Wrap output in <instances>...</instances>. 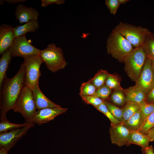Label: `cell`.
Wrapping results in <instances>:
<instances>
[{"mask_svg": "<svg viewBox=\"0 0 154 154\" xmlns=\"http://www.w3.org/2000/svg\"><path fill=\"white\" fill-rule=\"evenodd\" d=\"M25 67L24 62L13 77L4 79L0 89V119L6 118L7 113L12 110L25 84Z\"/></svg>", "mask_w": 154, "mask_h": 154, "instance_id": "6da1fadb", "label": "cell"}, {"mask_svg": "<svg viewBox=\"0 0 154 154\" xmlns=\"http://www.w3.org/2000/svg\"><path fill=\"white\" fill-rule=\"evenodd\" d=\"M107 54L120 62L134 48L132 45L114 28L112 29L106 41Z\"/></svg>", "mask_w": 154, "mask_h": 154, "instance_id": "7a4b0ae2", "label": "cell"}, {"mask_svg": "<svg viewBox=\"0 0 154 154\" xmlns=\"http://www.w3.org/2000/svg\"><path fill=\"white\" fill-rule=\"evenodd\" d=\"M37 109L32 90L25 85L12 110L22 115L25 123H33V118Z\"/></svg>", "mask_w": 154, "mask_h": 154, "instance_id": "3957f363", "label": "cell"}, {"mask_svg": "<svg viewBox=\"0 0 154 154\" xmlns=\"http://www.w3.org/2000/svg\"><path fill=\"white\" fill-rule=\"evenodd\" d=\"M40 55L47 68L52 72L64 68L67 65L62 49L54 43L41 50Z\"/></svg>", "mask_w": 154, "mask_h": 154, "instance_id": "277c9868", "label": "cell"}, {"mask_svg": "<svg viewBox=\"0 0 154 154\" xmlns=\"http://www.w3.org/2000/svg\"><path fill=\"white\" fill-rule=\"evenodd\" d=\"M146 57L141 46L134 48L125 59V70L133 81L136 82L139 78Z\"/></svg>", "mask_w": 154, "mask_h": 154, "instance_id": "5b68a950", "label": "cell"}, {"mask_svg": "<svg viewBox=\"0 0 154 154\" xmlns=\"http://www.w3.org/2000/svg\"><path fill=\"white\" fill-rule=\"evenodd\" d=\"M134 48L141 46L150 31L147 28L120 22L114 28Z\"/></svg>", "mask_w": 154, "mask_h": 154, "instance_id": "8992f818", "label": "cell"}, {"mask_svg": "<svg viewBox=\"0 0 154 154\" xmlns=\"http://www.w3.org/2000/svg\"><path fill=\"white\" fill-rule=\"evenodd\" d=\"M25 67V84L31 89L38 84L41 75L40 68L43 62L40 54H34L23 58Z\"/></svg>", "mask_w": 154, "mask_h": 154, "instance_id": "52a82bcc", "label": "cell"}, {"mask_svg": "<svg viewBox=\"0 0 154 154\" xmlns=\"http://www.w3.org/2000/svg\"><path fill=\"white\" fill-rule=\"evenodd\" d=\"M40 50L32 45L27 40L26 35L15 38L10 48L12 57H24L34 54H40Z\"/></svg>", "mask_w": 154, "mask_h": 154, "instance_id": "ba28073f", "label": "cell"}, {"mask_svg": "<svg viewBox=\"0 0 154 154\" xmlns=\"http://www.w3.org/2000/svg\"><path fill=\"white\" fill-rule=\"evenodd\" d=\"M135 82V86L147 94L154 87L152 60L147 57L140 75Z\"/></svg>", "mask_w": 154, "mask_h": 154, "instance_id": "9c48e42d", "label": "cell"}, {"mask_svg": "<svg viewBox=\"0 0 154 154\" xmlns=\"http://www.w3.org/2000/svg\"><path fill=\"white\" fill-rule=\"evenodd\" d=\"M34 125V123H29L22 128L0 133V148H4L8 151H9Z\"/></svg>", "mask_w": 154, "mask_h": 154, "instance_id": "30bf717a", "label": "cell"}, {"mask_svg": "<svg viewBox=\"0 0 154 154\" xmlns=\"http://www.w3.org/2000/svg\"><path fill=\"white\" fill-rule=\"evenodd\" d=\"M67 108H46L36 111L33 116L32 122L40 125L53 120L57 116L66 112Z\"/></svg>", "mask_w": 154, "mask_h": 154, "instance_id": "8fae6325", "label": "cell"}, {"mask_svg": "<svg viewBox=\"0 0 154 154\" xmlns=\"http://www.w3.org/2000/svg\"><path fill=\"white\" fill-rule=\"evenodd\" d=\"M112 143L121 147L128 145L127 138L130 132L122 123L116 125L111 124L109 130Z\"/></svg>", "mask_w": 154, "mask_h": 154, "instance_id": "7c38bea8", "label": "cell"}, {"mask_svg": "<svg viewBox=\"0 0 154 154\" xmlns=\"http://www.w3.org/2000/svg\"><path fill=\"white\" fill-rule=\"evenodd\" d=\"M13 27L6 24L0 26V54L3 53L12 46L15 39Z\"/></svg>", "mask_w": 154, "mask_h": 154, "instance_id": "4fadbf2b", "label": "cell"}, {"mask_svg": "<svg viewBox=\"0 0 154 154\" xmlns=\"http://www.w3.org/2000/svg\"><path fill=\"white\" fill-rule=\"evenodd\" d=\"M16 20L21 23H27L31 20H37L39 16L38 11L32 7H28L22 4L17 6L15 11Z\"/></svg>", "mask_w": 154, "mask_h": 154, "instance_id": "5bb4252c", "label": "cell"}, {"mask_svg": "<svg viewBox=\"0 0 154 154\" xmlns=\"http://www.w3.org/2000/svg\"><path fill=\"white\" fill-rule=\"evenodd\" d=\"M31 90L35 102L38 110L61 107L60 106L56 104L46 96L40 89L38 84L34 86Z\"/></svg>", "mask_w": 154, "mask_h": 154, "instance_id": "9a60e30c", "label": "cell"}, {"mask_svg": "<svg viewBox=\"0 0 154 154\" xmlns=\"http://www.w3.org/2000/svg\"><path fill=\"white\" fill-rule=\"evenodd\" d=\"M149 138L146 134L137 131L130 130L127 138L128 145L135 144L142 148L149 146Z\"/></svg>", "mask_w": 154, "mask_h": 154, "instance_id": "2e32d148", "label": "cell"}, {"mask_svg": "<svg viewBox=\"0 0 154 154\" xmlns=\"http://www.w3.org/2000/svg\"><path fill=\"white\" fill-rule=\"evenodd\" d=\"M127 102L141 103L145 101L147 94L135 85L124 90Z\"/></svg>", "mask_w": 154, "mask_h": 154, "instance_id": "e0dca14e", "label": "cell"}, {"mask_svg": "<svg viewBox=\"0 0 154 154\" xmlns=\"http://www.w3.org/2000/svg\"><path fill=\"white\" fill-rule=\"evenodd\" d=\"M39 27L38 20H31L23 25L14 27H13V30L15 38L26 35L28 32H34Z\"/></svg>", "mask_w": 154, "mask_h": 154, "instance_id": "ac0fdd59", "label": "cell"}, {"mask_svg": "<svg viewBox=\"0 0 154 154\" xmlns=\"http://www.w3.org/2000/svg\"><path fill=\"white\" fill-rule=\"evenodd\" d=\"M10 48L3 53L0 58V88L4 79L6 77L7 71L12 58L10 53Z\"/></svg>", "mask_w": 154, "mask_h": 154, "instance_id": "d6986e66", "label": "cell"}, {"mask_svg": "<svg viewBox=\"0 0 154 154\" xmlns=\"http://www.w3.org/2000/svg\"><path fill=\"white\" fill-rule=\"evenodd\" d=\"M144 122L141 111L139 109L123 124L129 130L138 131L142 126Z\"/></svg>", "mask_w": 154, "mask_h": 154, "instance_id": "ffe728a7", "label": "cell"}, {"mask_svg": "<svg viewBox=\"0 0 154 154\" xmlns=\"http://www.w3.org/2000/svg\"><path fill=\"white\" fill-rule=\"evenodd\" d=\"M141 103L127 102L125 105L122 108L123 111V119L121 123L124 124L139 110L140 109Z\"/></svg>", "mask_w": 154, "mask_h": 154, "instance_id": "44dd1931", "label": "cell"}, {"mask_svg": "<svg viewBox=\"0 0 154 154\" xmlns=\"http://www.w3.org/2000/svg\"><path fill=\"white\" fill-rule=\"evenodd\" d=\"M142 46L146 57L154 60V34L149 31Z\"/></svg>", "mask_w": 154, "mask_h": 154, "instance_id": "7402d4cb", "label": "cell"}, {"mask_svg": "<svg viewBox=\"0 0 154 154\" xmlns=\"http://www.w3.org/2000/svg\"><path fill=\"white\" fill-rule=\"evenodd\" d=\"M109 73L106 70H99L90 80L97 88L104 85Z\"/></svg>", "mask_w": 154, "mask_h": 154, "instance_id": "603a6c76", "label": "cell"}, {"mask_svg": "<svg viewBox=\"0 0 154 154\" xmlns=\"http://www.w3.org/2000/svg\"><path fill=\"white\" fill-rule=\"evenodd\" d=\"M29 123L15 124L9 121L7 118L1 120L0 133L6 132L13 129L24 127Z\"/></svg>", "mask_w": 154, "mask_h": 154, "instance_id": "cb8c5ba5", "label": "cell"}, {"mask_svg": "<svg viewBox=\"0 0 154 154\" xmlns=\"http://www.w3.org/2000/svg\"><path fill=\"white\" fill-rule=\"evenodd\" d=\"M97 89L96 86L89 80L82 84L79 95L81 97L94 95Z\"/></svg>", "mask_w": 154, "mask_h": 154, "instance_id": "d4e9b609", "label": "cell"}, {"mask_svg": "<svg viewBox=\"0 0 154 154\" xmlns=\"http://www.w3.org/2000/svg\"><path fill=\"white\" fill-rule=\"evenodd\" d=\"M112 102L115 104L119 106L124 105L127 100L124 92V90H115L111 97Z\"/></svg>", "mask_w": 154, "mask_h": 154, "instance_id": "484cf974", "label": "cell"}, {"mask_svg": "<svg viewBox=\"0 0 154 154\" xmlns=\"http://www.w3.org/2000/svg\"><path fill=\"white\" fill-rule=\"evenodd\" d=\"M104 100L105 104L113 116L121 123L123 119L122 109L116 106L107 101Z\"/></svg>", "mask_w": 154, "mask_h": 154, "instance_id": "4316f807", "label": "cell"}, {"mask_svg": "<svg viewBox=\"0 0 154 154\" xmlns=\"http://www.w3.org/2000/svg\"><path fill=\"white\" fill-rule=\"evenodd\" d=\"M105 83L106 85L111 90L119 89L123 90L121 86L118 78L116 75L109 73Z\"/></svg>", "mask_w": 154, "mask_h": 154, "instance_id": "83f0119b", "label": "cell"}, {"mask_svg": "<svg viewBox=\"0 0 154 154\" xmlns=\"http://www.w3.org/2000/svg\"><path fill=\"white\" fill-rule=\"evenodd\" d=\"M96 108L103 113L108 118L111 122V124L115 125L121 123L113 116L104 102Z\"/></svg>", "mask_w": 154, "mask_h": 154, "instance_id": "f1b7e54d", "label": "cell"}, {"mask_svg": "<svg viewBox=\"0 0 154 154\" xmlns=\"http://www.w3.org/2000/svg\"><path fill=\"white\" fill-rule=\"evenodd\" d=\"M140 109L144 122L148 117L154 111V103H147L145 101L141 103Z\"/></svg>", "mask_w": 154, "mask_h": 154, "instance_id": "f546056e", "label": "cell"}, {"mask_svg": "<svg viewBox=\"0 0 154 154\" xmlns=\"http://www.w3.org/2000/svg\"><path fill=\"white\" fill-rule=\"evenodd\" d=\"M154 126V111L146 119L142 126L138 131L145 133Z\"/></svg>", "mask_w": 154, "mask_h": 154, "instance_id": "4dcf8cb0", "label": "cell"}, {"mask_svg": "<svg viewBox=\"0 0 154 154\" xmlns=\"http://www.w3.org/2000/svg\"><path fill=\"white\" fill-rule=\"evenodd\" d=\"M82 99L88 104L93 105L96 108L104 102V100L95 95L81 97Z\"/></svg>", "mask_w": 154, "mask_h": 154, "instance_id": "1f68e13d", "label": "cell"}, {"mask_svg": "<svg viewBox=\"0 0 154 154\" xmlns=\"http://www.w3.org/2000/svg\"><path fill=\"white\" fill-rule=\"evenodd\" d=\"M111 93V89L106 85H104L97 89L94 95L103 100L108 97Z\"/></svg>", "mask_w": 154, "mask_h": 154, "instance_id": "d6a6232c", "label": "cell"}, {"mask_svg": "<svg viewBox=\"0 0 154 154\" xmlns=\"http://www.w3.org/2000/svg\"><path fill=\"white\" fill-rule=\"evenodd\" d=\"M105 3L110 13L114 15L116 14L120 5L118 0H106Z\"/></svg>", "mask_w": 154, "mask_h": 154, "instance_id": "836d02e7", "label": "cell"}, {"mask_svg": "<svg viewBox=\"0 0 154 154\" xmlns=\"http://www.w3.org/2000/svg\"><path fill=\"white\" fill-rule=\"evenodd\" d=\"M41 6L45 7L48 5L52 4L57 5H61L64 4L65 2L64 0H41Z\"/></svg>", "mask_w": 154, "mask_h": 154, "instance_id": "e575fe53", "label": "cell"}, {"mask_svg": "<svg viewBox=\"0 0 154 154\" xmlns=\"http://www.w3.org/2000/svg\"><path fill=\"white\" fill-rule=\"evenodd\" d=\"M145 102L147 103H154V87L147 94Z\"/></svg>", "mask_w": 154, "mask_h": 154, "instance_id": "d590c367", "label": "cell"}, {"mask_svg": "<svg viewBox=\"0 0 154 154\" xmlns=\"http://www.w3.org/2000/svg\"><path fill=\"white\" fill-rule=\"evenodd\" d=\"M141 151L143 154H154V150L152 145L145 148H142Z\"/></svg>", "mask_w": 154, "mask_h": 154, "instance_id": "8d00e7d4", "label": "cell"}, {"mask_svg": "<svg viewBox=\"0 0 154 154\" xmlns=\"http://www.w3.org/2000/svg\"><path fill=\"white\" fill-rule=\"evenodd\" d=\"M144 134L148 137L150 141H154V126Z\"/></svg>", "mask_w": 154, "mask_h": 154, "instance_id": "74e56055", "label": "cell"}, {"mask_svg": "<svg viewBox=\"0 0 154 154\" xmlns=\"http://www.w3.org/2000/svg\"><path fill=\"white\" fill-rule=\"evenodd\" d=\"M4 2L10 4H16L17 3H21L25 1V0H5Z\"/></svg>", "mask_w": 154, "mask_h": 154, "instance_id": "f35d334b", "label": "cell"}, {"mask_svg": "<svg viewBox=\"0 0 154 154\" xmlns=\"http://www.w3.org/2000/svg\"><path fill=\"white\" fill-rule=\"evenodd\" d=\"M8 151L4 148H1L0 149V154H8Z\"/></svg>", "mask_w": 154, "mask_h": 154, "instance_id": "ab89813d", "label": "cell"}, {"mask_svg": "<svg viewBox=\"0 0 154 154\" xmlns=\"http://www.w3.org/2000/svg\"><path fill=\"white\" fill-rule=\"evenodd\" d=\"M120 4H124L128 2L129 0H118Z\"/></svg>", "mask_w": 154, "mask_h": 154, "instance_id": "60d3db41", "label": "cell"}, {"mask_svg": "<svg viewBox=\"0 0 154 154\" xmlns=\"http://www.w3.org/2000/svg\"><path fill=\"white\" fill-rule=\"evenodd\" d=\"M152 60V66L153 69L154 73V60Z\"/></svg>", "mask_w": 154, "mask_h": 154, "instance_id": "b9f144b4", "label": "cell"}]
</instances>
